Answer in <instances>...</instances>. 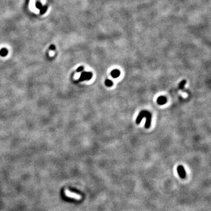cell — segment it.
<instances>
[{
  "label": "cell",
  "mask_w": 211,
  "mask_h": 211,
  "mask_svg": "<svg viewBox=\"0 0 211 211\" xmlns=\"http://www.w3.org/2000/svg\"><path fill=\"white\" fill-rule=\"evenodd\" d=\"M93 74L91 72H84L82 73L79 77V80L80 82L84 81V80H89L92 79Z\"/></svg>",
  "instance_id": "1"
},
{
  "label": "cell",
  "mask_w": 211,
  "mask_h": 211,
  "mask_svg": "<svg viewBox=\"0 0 211 211\" xmlns=\"http://www.w3.org/2000/svg\"><path fill=\"white\" fill-rule=\"evenodd\" d=\"M148 113H149V112H148V111H142V112H141L140 113V114H138V117H137V118H136V124H139L141 123V121L142 118H143L144 117H146L147 116V114H148Z\"/></svg>",
  "instance_id": "2"
},
{
  "label": "cell",
  "mask_w": 211,
  "mask_h": 211,
  "mask_svg": "<svg viewBox=\"0 0 211 211\" xmlns=\"http://www.w3.org/2000/svg\"><path fill=\"white\" fill-rule=\"evenodd\" d=\"M65 194L66 196H68V197H70V198H72L74 199H76L79 200L82 198V197L79 195H78L77 194H75V193L71 192L69 191L68 190H66L65 191Z\"/></svg>",
  "instance_id": "3"
},
{
  "label": "cell",
  "mask_w": 211,
  "mask_h": 211,
  "mask_svg": "<svg viewBox=\"0 0 211 211\" xmlns=\"http://www.w3.org/2000/svg\"><path fill=\"white\" fill-rule=\"evenodd\" d=\"M157 103L160 104V105H163V104H165L166 103L167 100H166V97H164V96H160V97L157 98Z\"/></svg>",
  "instance_id": "4"
},
{
  "label": "cell",
  "mask_w": 211,
  "mask_h": 211,
  "mask_svg": "<svg viewBox=\"0 0 211 211\" xmlns=\"http://www.w3.org/2000/svg\"><path fill=\"white\" fill-rule=\"evenodd\" d=\"M177 170H178V174L180 175L181 177L183 178L185 176V172L184 169L182 166H179L177 168Z\"/></svg>",
  "instance_id": "5"
},
{
  "label": "cell",
  "mask_w": 211,
  "mask_h": 211,
  "mask_svg": "<svg viewBox=\"0 0 211 211\" xmlns=\"http://www.w3.org/2000/svg\"><path fill=\"white\" fill-rule=\"evenodd\" d=\"M120 75V72L119 70L118 69H114L112 70L111 72V76L113 78H117L119 77Z\"/></svg>",
  "instance_id": "6"
},
{
  "label": "cell",
  "mask_w": 211,
  "mask_h": 211,
  "mask_svg": "<svg viewBox=\"0 0 211 211\" xmlns=\"http://www.w3.org/2000/svg\"><path fill=\"white\" fill-rule=\"evenodd\" d=\"M7 54L8 50L7 49H5V48H3V49H1V51H0V55L3 56V57H4V56H7Z\"/></svg>",
  "instance_id": "7"
},
{
  "label": "cell",
  "mask_w": 211,
  "mask_h": 211,
  "mask_svg": "<svg viewBox=\"0 0 211 211\" xmlns=\"http://www.w3.org/2000/svg\"><path fill=\"white\" fill-rule=\"evenodd\" d=\"M186 80H182L181 82V83H180V85H179V88H180V89H184V88L185 87V85L186 84Z\"/></svg>",
  "instance_id": "8"
},
{
  "label": "cell",
  "mask_w": 211,
  "mask_h": 211,
  "mask_svg": "<svg viewBox=\"0 0 211 211\" xmlns=\"http://www.w3.org/2000/svg\"><path fill=\"white\" fill-rule=\"evenodd\" d=\"M105 84L107 87H112L113 84V83L112 80H110L109 79H106L105 80Z\"/></svg>",
  "instance_id": "9"
},
{
  "label": "cell",
  "mask_w": 211,
  "mask_h": 211,
  "mask_svg": "<svg viewBox=\"0 0 211 211\" xmlns=\"http://www.w3.org/2000/svg\"><path fill=\"white\" fill-rule=\"evenodd\" d=\"M83 69H84L83 66H80V67H79V68H77V72H80L82 71V70H83Z\"/></svg>",
  "instance_id": "10"
},
{
  "label": "cell",
  "mask_w": 211,
  "mask_h": 211,
  "mask_svg": "<svg viewBox=\"0 0 211 211\" xmlns=\"http://www.w3.org/2000/svg\"><path fill=\"white\" fill-rule=\"evenodd\" d=\"M50 49H55V47H54L53 45H51V47H50Z\"/></svg>",
  "instance_id": "11"
}]
</instances>
